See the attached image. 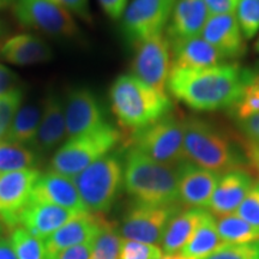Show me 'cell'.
Segmentation results:
<instances>
[{"label":"cell","instance_id":"7dc6e473","mask_svg":"<svg viewBox=\"0 0 259 259\" xmlns=\"http://www.w3.org/2000/svg\"><path fill=\"white\" fill-rule=\"evenodd\" d=\"M254 51L257 52V53H259V37L257 38V41H255L254 44Z\"/></svg>","mask_w":259,"mask_h":259},{"label":"cell","instance_id":"836d02e7","mask_svg":"<svg viewBox=\"0 0 259 259\" xmlns=\"http://www.w3.org/2000/svg\"><path fill=\"white\" fill-rule=\"evenodd\" d=\"M163 255L157 245L122 239L119 259H158Z\"/></svg>","mask_w":259,"mask_h":259},{"label":"cell","instance_id":"9c48e42d","mask_svg":"<svg viewBox=\"0 0 259 259\" xmlns=\"http://www.w3.org/2000/svg\"><path fill=\"white\" fill-rule=\"evenodd\" d=\"M176 0H132L121 17V31L130 44L137 45L163 34Z\"/></svg>","mask_w":259,"mask_h":259},{"label":"cell","instance_id":"5b68a950","mask_svg":"<svg viewBox=\"0 0 259 259\" xmlns=\"http://www.w3.org/2000/svg\"><path fill=\"white\" fill-rule=\"evenodd\" d=\"M80 199L89 212L109 211L124 187V162L109 153L73 178Z\"/></svg>","mask_w":259,"mask_h":259},{"label":"cell","instance_id":"ac0fdd59","mask_svg":"<svg viewBox=\"0 0 259 259\" xmlns=\"http://www.w3.org/2000/svg\"><path fill=\"white\" fill-rule=\"evenodd\" d=\"M30 202L47 203L77 212H85L84 204L72 178L56 171L41 174L31 192Z\"/></svg>","mask_w":259,"mask_h":259},{"label":"cell","instance_id":"4316f807","mask_svg":"<svg viewBox=\"0 0 259 259\" xmlns=\"http://www.w3.org/2000/svg\"><path fill=\"white\" fill-rule=\"evenodd\" d=\"M218 232L226 244H248L259 241V228L246 222L236 213L216 220Z\"/></svg>","mask_w":259,"mask_h":259},{"label":"cell","instance_id":"7bdbcfd3","mask_svg":"<svg viewBox=\"0 0 259 259\" xmlns=\"http://www.w3.org/2000/svg\"><path fill=\"white\" fill-rule=\"evenodd\" d=\"M242 149H244V154L247 157L250 164H252V167L259 173V145L244 141L242 142Z\"/></svg>","mask_w":259,"mask_h":259},{"label":"cell","instance_id":"8d00e7d4","mask_svg":"<svg viewBox=\"0 0 259 259\" xmlns=\"http://www.w3.org/2000/svg\"><path fill=\"white\" fill-rule=\"evenodd\" d=\"M52 2L69 11L72 16H77L85 22L92 21L89 0H52Z\"/></svg>","mask_w":259,"mask_h":259},{"label":"cell","instance_id":"44dd1931","mask_svg":"<svg viewBox=\"0 0 259 259\" xmlns=\"http://www.w3.org/2000/svg\"><path fill=\"white\" fill-rule=\"evenodd\" d=\"M80 212L47 203H32L25 206L19 216V226L42 240Z\"/></svg>","mask_w":259,"mask_h":259},{"label":"cell","instance_id":"ee69618b","mask_svg":"<svg viewBox=\"0 0 259 259\" xmlns=\"http://www.w3.org/2000/svg\"><path fill=\"white\" fill-rule=\"evenodd\" d=\"M0 259H17L10 240L0 235Z\"/></svg>","mask_w":259,"mask_h":259},{"label":"cell","instance_id":"60d3db41","mask_svg":"<svg viewBox=\"0 0 259 259\" xmlns=\"http://www.w3.org/2000/svg\"><path fill=\"white\" fill-rule=\"evenodd\" d=\"M210 15L235 14L239 0H204Z\"/></svg>","mask_w":259,"mask_h":259},{"label":"cell","instance_id":"bcb514c9","mask_svg":"<svg viewBox=\"0 0 259 259\" xmlns=\"http://www.w3.org/2000/svg\"><path fill=\"white\" fill-rule=\"evenodd\" d=\"M16 0H0V10L8 8L9 5H14V3Z\"/></svg>","mask_w":259,"mask_h":259},{"label":"cell","instance_id":"30bf717a","mask_svg":"<svg viewBox=\"0 0 259 259\" xmlns=\"http://www.w3.org/2000/svg\"><path fill=\"white\" fill-rule=\"evenodd\" d=\"M132 63L134 76L162 95L167 94V82L171 70V48L167 36L158 34L135 45Z\"/></svg>","mask_w":259,"mask_h":259},{"label":"cell","instance_id":"ffe728a7","mask_svg":"<svg viewBox=\"0 0 259 259\" xmlns=\"http://www.w3.org/2000/svg\"><path fill=\"white\" fill-rule=\"evenodd\" d=\"M253 184V178L245 169L222 174L210 200L209 212L216 218L235 213Z\"/></svg>","mask_w":259,"mask_h":259},{"label":"cell","instance_id":"f35d334b","mask_svg":"<svg viewBox=\"0 0 259 259\" xmlns=\"http://www.w3.org/2000/svg\"><path fill=\"white\" fill-rule=\"evenodd\" d=\"M236 121L245 136V141L259 145V113Z\"/></svg>","mask_w":259,"mask_h":259},{"label":"cell","instance_id":"83f0119b","mask_svg":"<svg viewBox=\"0 0 259 259\" xmlns=\"http://www.w3.org/2000/svg\"><path fill=\"white\" fill-rule=\"evenodd\" d=\"M38 155L30 147L0 141V174L35 168Z\"/></svg>","mask_w":259,"mask_h":259},{"label":"cell","instance_id":"8fae6325","mask_svg":"<svg viewBox=\"0 0 259 259\" xmlns=\"http://www.w3.org/2000/svg\"><path fill=\"white\" fill-rule=\"evenodd\" d=\"M179 211L178 204L163 206L135 204L125 215L121 236L126 240L157 245L171 218Z\"/></svg>","mask_w":259,"mask_h":259},{"label":"cell","instance_id":"9a60e30c","mask_svg":"<svg viewBox=\"0 0 259 259\" xmlns=\"http://www.w3.org/2000/svg\"><path fill=\"white\" fill-rule=\"evenodd\" d=\"M107 220L103 213L80 212L44 240L46 255L57 253L72 246L95 241Z\"/></svg>","mask_w":259,"mask_h":259},{"label":"cell","instance_id":"ab89813d","mask_svg":"<svg viewBox=\"0 0 259 259\" xmlns=\"http://www.w3.org/2000/svg\"><path fill=\"white\" fill-rule=\"evenodd\" d=\"M100 6L103 12L112 19H121L126 8L128 5V0H99Z\"/></svg>","mask_w":259,"mask_h":259},{"label":"cell","instance_id":"1f68e13d","mask_svg":"<svg viewBox=\"0 0 259 259\" xmlns=\"http://www.w3.org/2000/svg\"><path fill=\"white\" fill-rule=\"evenodd\" d=\"M235 17L245 40L253 38L259 31V0H239Z\"/></svg>","mask_w":259,"mask_h":259},{"label":"cell","instance_id":"2e32d148","mask_svg":"<svg viewBox=\"0 0 259 259\" xmlns=\"http://www.w3.org/2000/svg\"><path fill=\"white\" fill-rule=\"evenodd\" d=\"M209 16L204 0H176L166 28L170 47L199 37Z\"/></svg>","mask_w":259,"mask_h":259},{"label":"cell","instance_id":"52a82bcc","mask_svg":"<svg viewBox=\"0 0 259 259\" xmlns=\"http://www.w3.org/2000/svg\"><path fill=\"white\" fill-rule=\"evenodd\" d=\"M125 147L136 149L160 163L178 167L186 161L184 120L169 113L160 120L131 132Z\"/></svg>","mask_w":259,"mask_h":259},{"label":"cell","instance_id":"d590c367","mask_svg":"<svg viewBox=\"0 0 259 259\" xmlns=\"http://www.w3.org/2000/svg\"><path fill=\"white\" fill-rule=\"evenodd\" d=\"M235 213L250 225L259 228V181L253 184Z\"/></svg>","mask_w":259,"mask_h":259},{"label":"cell","instance_id":"f1b7e54d","mask_svg":"<svg viewBox=\"0 0 259 259\" xmlns=\"http://www.w3.org/2000/svg\"><path fill=\"white\" fill-rule=\"evenodd\" d=\"M10 242L17 259H46L44 240L30 234L23 227L12 229Z\"/></svg>","mask_w":259,"mask_h":259},{"label":"cell","instance_id":"f546056e","mask_svg":"<svg viewBox=\"0 0 259 259\" xmlns=\"http://www.w3.org/2000/svg\"><path fill=\"white\" fill-rule=\"evenodd\" d=\"M121 240L115 223L107 221L94 241L89 259H119Z\"/></svg>","mask_w":259,"mask_h":259},{"label":"cell","instance_id":"f907efd6","mask_svg":"<svg viewBox=\"0 0 259 259\" xmlns=\"http://www.w3.org/2000/svg\"><path fill=\"white\" fill-rule=\"evenodd\" d=\"M258 67H259V63H258Z\"/></svg>","mask_w":259,"mask_h":259},{"label":"cell","instance_id":"7a4b0ae2","mask_svg":"<svg viewBox=\"0 0 259 259\" xmlns=\"http://www.w3.org/2000/svg\"><path fill=\"white\" fill-rule=\"evenodd\" d=\"M124 187L135 204L174 205L179 202L177 167L148 157L132 148H126Z\"/></svg>","mask_w":259,"mask_h":259},{"label":"cell","instance_id":"e0dca14e","mask_svg":"<svg viewBox=\"0 0 259 259\" xmlns=\"http://www.w3.org/2000/svg\"><path fill=\"white\" fill-rule=\"evenodd\" d=\"M226 60L238 59L246 53V44L235 14L210 15L200 35Z\"/></svg>","mask_w":259,"mask_h":259},{"label":"cell","instance_id":"5bb4252c","mask_svg":"<svg viewBox=\"0 0 259 259\" xmlns=\"http://www.w3.org/2000/svg\"><path fill=\"white\" fill-rule=\"evenodd\" d=\"M179 202L190 209H208L220 180V174L197 166L190 161L177 167Z\"/></svg>","mask_w":259,"mask_h":259},{"label":"cell","instance_id":"d4e9b609","mask_svg":"<svg viewBox=\"0 0 259 259\" xmlns=\"http://www.w3.org/2000/svg\"><path fill=\"white\" fill-rule=\"evenodd\" d=\"M225 245L227 244L222 240L218 232L216 219L209 212V215L194 232L190 241L179 252L187 258L204 259L215 253Z\"/></svg>","mask_w":259,"mask_h":259},{"label":"cell","instance_id":"4dcf8cb0","mask_svg":"<svg viewBox=\"0 0 259 259\" xmlns=\"http://www.w3.org/2000/svg\"><path fill=\"white\" fill-rule=\"evenodd\" d=\"M257 113H259V74H254L245 87L240 99L231 108V114L235 120H241Z\"/></svg>","mask_w":259,"mask_h":259},{"label":"cell","instance_id":"7c38bea8","mask_svg":"<svg viewBox=\"0 0 259 259\" xmlns=\"http://www.w3.org/2000/svg\"><path fill=\"white\" fill-rule=\"evenodd\" d=\"M36 168L0 174V219L8 228L19 226V216L31 198L40 177Z\"/></svg>","mask_w":259,"mask_h":259},{"label":"cell","instance_id":"681fc988","mask_svg":"<svg viewBox=\"0 0 259 259\" xmlns=\"http://www.w3.org/2000/svg\"><path fill=\"white\" fill-rule=\"evenodd\" d=\"M2 30H3V23L2 21H0V32H2Z\"/></svg>","mask_w":259,"mask_h":259},{"label":"cell","instance_id":"603a6c76","mask_svg":"<svg viewBox=\"0 0 259 259\" xmlns=\"http://www.w3.org/2000/svg\"><path fill=\"white\" fill-rule=\"evenodd\" d=\"M171 48V70H200L226 64V59L202 36Z\"/></svg>","mask_w":259,"mask_h":259},{"label":"cell","instance_id":"3957f363","mask_svg":"<svg viewBox=\"0 0 259 259\" xmlns=\"http://www.w3.org/2000/svg\"><path fill=\"white\" fill-rule=\"evenodd\" d=\"M109 99L113 113L124 128L137 131L169 114L173 105L134 74L119 76L112 84Z\"/></svg>","mask_w":259,"mask_h":259},{"label":"cell","instance_id":"8992f818","mask_svg":"<svg viewBox=\"0 0 259 259\" xmlns=\"http://www.w3.org/2000/svg\"><path fill=\"white\" fill-rule=\"evenodd\" d=\"M120 141V131L109 122L96 131L66 139L52 157L51 170L73 179L94 162L112 153Z\"/></svg>","mask_w":259,"mask_h":259},{"label":"cell","instance_id":"f6af8a7d","mask_svg":"<svg viewBox=\"0 0 259 259\" xmlns=\"http://www.w3.org/2000/svg\"><path fill=\"white\" fill-rule=\"evenodd\" d=\"M158 259H191V258H187L185 255H183L180 253V252H177V253H170V254H164L162 255L161 258Z\"/></svg>","mask_w":259,"mask_h":259},{"label":"cell","instance_id":"4fadbf2b","mask_svg":"<svg viewBox=\"0 0 259 259\" xmlns=\"http://www.w3.org/2000/svg\"><path fill=\"white\" fill-rule=\"evenodd\" d=\"M64 106L67 139L96 131L108 124L101 102L88 88L71 90Z\"/></svg>","mask_w":259,"mask_h":259},{"label":"cell","instance_id":"b9f144b4","mask_svg":"<svg viewBox=\"0 0 259 259\" xmlns=\"http://www.w3.org/2000/svg\"><path fill=\"white\" fill-rule=\"evenodd\" d=\"M18 87V77L8 66L0 64V96Z\"/></svg>","mask_w":259,"mask_h":259},{"label":"cell","instance_id":"277c9868","mask_svg":"<svg viewBox=\"0 0 259 259\" xmlns=\"http://www.w3.org/2000/svg\"><path fill=\"white\" fill-rule=\"evenodd\" d=\"M184 151L186 161L218 174L242 169L245 160L227 136L198 118L184 120Z\"/></svg>","mask_w":259,"mask_h":259},{"label":"cell","instance_id":"d6986e66","mask_svg":"<svg viewBox=\"0 0 259 259\" xmlns=\"http://www.w3.org/2000/svg\"><path fill=\"white\" fill-rule=\"evenodd\" d=\"M67 139L64 101L58 95H50L42 103V116L31 149L37 155L53 151Z\"/></svg>","mask_w":259,"mask_h":259},{"label":"cell","instance_id":"cb8c5ba5","mask_svg":"<svg viewBox=\"0 0 259 259\" xmlns=\"http://www.w3.org/2000/svg\"><path fill=\"white\" fill-rule=\"evenodd\" d=\"M209 211L204 209H189L179 211L171 218L162 236V248L166 254L177 253L192 238Z\"/></svg>","mask_w":259,"mask_h":259},{"label":"cell","instance_id":"c3c4849f","mask_svg":"<svg viewBox=\"0 0 259 259\" xmlns=\"http://www.w3.org/2000/svg\"><path fill=\"white\" fill-rule=\"evenodd\" d=\"M3 228H4V223H3L2 219H0V235H2V233H3Z\"/></svg>","mask_w":259,"mask_h":259},{"label":"cell","instance_id":"7402d4cb","mask_svg":"<svg viewBox=\"0 0 259 259\" xmlns=\"http://www.w3.org/2000/svg\"><path fill=\"white\" fill-rule=\"evenodd\" d=\"M0 57L10 64L27 66L52 60L53 50L40 36L32 34H19L8 38L2 45Z\"/></svg>","mask_w":259,"mask_h":259},{"label":"cell","instance_id":"e575fe53","mask_svg":"<svg viewBox=\"0 0 259 259\" xmlns=\"http://www.w3.org/2000/svg\"><path fill=\"white\" fill-rule=\"evenodd\" d=\"M204 259H259V241L227 244Z\"/></svg>","mask_w":259,"mask_h":259},{"label":"cell","instance_id":"d6a6232c","mask_svg":"<svg viewBox=\"0 0 259 259\" xmlns=\"http://www.w3.org/2000/svg\"><path fill=\"white\" fill-rule=\"evenodd\" d=\"M24 93L21 87L0 96V141L5 138L16 114L23 105Z\"/></svg>","mask_w":259,"mask_h":259},{"label":"cell","instance_id":"484cf974","mask_svg":"<svg viewBox=\"0 0 259 259\" xmlns=\"http://www.w3.org/2000/svg\"><path fill=\"white\" fill-rule=\"evenodd\" d=\"M42 116V105H22L3 141L31 147L37 135Z\"/></svg>","mask_w":259,"mask_h":259},{"label":"cell","instance_id":"74e56055","mask_svg":"<svg viewBox=\"0 0 259 259\" xmlns=\"http://www.w3.org/2000/svg\"><path fill=\"white\" fill-rule=\"evenodd\" d=\"M93 245L94 241L72 246V247L65 248L54 254L46 255V259H89Z\"/></svg>","mask_w":259,"mask_h":259},{"label":"cell","instance_id":"ba28073f","mask_svg":"<svg viewBox=\"0 0 259 259\" xmlns=\"http://www.w3.org/2000/svg\"><path fill=\"white\" fill-rule=\"evenodd\" d=\"M14 15L23 27L53 37L73 38L79 32L73 16L52 0H16Z\"/></svg>","mask_w":259,"mask_h":259},{"label":"cell","instance_id":"6da1fadb","mask_svg":"<svg viewBox=\"0 0 259 259\" xmlns=\"http://www.w3.org/2000/svg\"><path fill=\"white\" fill-rule=\"evenodd\" d=\"M254 73L238 64L200 70H170L167 93L191 109L211 112L232 108Z\"/></svg>","mask_w":259,"mask_h":259}]
</instances>
